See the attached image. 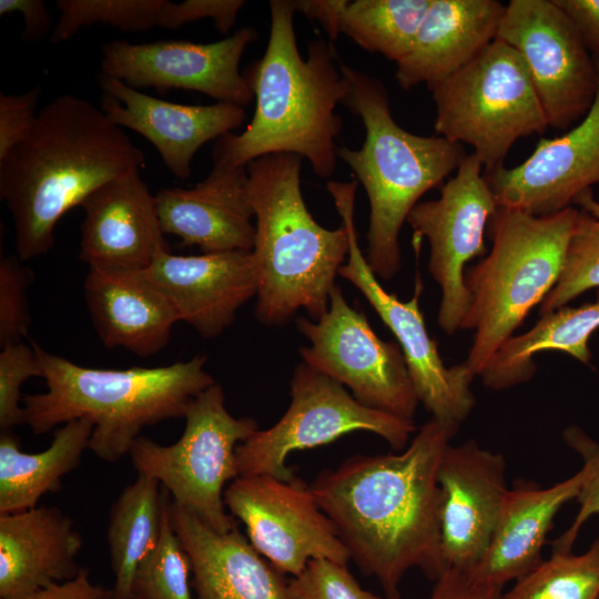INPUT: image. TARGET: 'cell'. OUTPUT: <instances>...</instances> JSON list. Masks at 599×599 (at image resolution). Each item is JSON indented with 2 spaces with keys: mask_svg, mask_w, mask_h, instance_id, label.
Listing matches in <instances>:
<instances>
[{
  "mask_svg": "<svg viewBox=\"0 0 599 599\" xmlns=\"http://www.w3.org/2000/svg\"><path fill=\"white\" fill-rule=\"evenodd\" d=\"M458 430L430 418L404 450L356 455L317 475L314 496L351 559L402 599L413 568L435 580L446 568L439 531L438 466Z\"/></svg>",
  "mask_w": 599,
  "mask_h": 599,
  "instance_id": "obj_1",
  "label": "cell"
},
{
  "mask_svg": "<svg viewBox=\"0 0 599 599\" xmlns=\"http://www.w3.org/2000/svg\"><path fill=\"white\" fill-rule=\"evenodd\" d=\"M144 166L143 151L101 109L73 94L53 99L29 135L0 159V199L12 217L18 257L49 252L68 211Z\"/></svg>",
  "mask_w": 599,
  "mask_h": 599,
  "instance_id": "obj_2",
  "label": "cell"
},
{
  "mask_svg": "<svg viewBox=\"0 0 599 599\" xmlns=\"http://www.w3.org/2000/svg\"><path fill=\"white\" fill-rule=\"evenodd\" d=\"M270 10L266 50L246 77L256 101L253 119L242 133L216 140L213 162L246 167L264 155L291 153L307 159L317 176L329 177L343 126L336 105L348 94V80L323 40L311 41L302 58L292 0H272Z\"/></svg>",
  "mask_w": 599,
  "mask_h": 599,
  "instance_id": "obj_3",
  "label": "cell"
},
{
  "mask_svg": "<svg viewBox=\"0 0 599 599\" xmlns=\"http://www.w3.org/2000/svg\"><path fill=\"white\" fill-rule=\"evenodd\" d=\"M47 390L26 395V425L37 435L75 419L93 425L89 449L114 463L129 455L141 430L181 418L192 400L215 383L206 356L160 367L92 368L54 355L31 342Z\"/></svg>",
  "mask_w": 599,
  "mask_h": 599,
  "instance_id": "obj_4",
  "label": "cell"
},
{
  "mask_svg": "<svg viewBox=\"0 0 599 599\" xmlns=\"http://www.w3.org/2000/svg\"><path fill=\"white\" fill-rule=\"evenodd\" d=\"M302 161L295 154L275 153L246 166L255 217L256 317L270 326L285 324L300 309L318 319L328 308L336 274L349 251L342 224L325 229L307 210Z\"/></svg>",
  "mask_w": 599,
  "mask_h": 599,
  "instance_id": "obj_5",
  "label": "cell"
},
{
  "mask_svg": "<svg viewBox=\"0 0 599 599\" xmlns=\"http://www.w3.org/2000/svg\"><path fill=\"white\" fill-rule=\"evenodd\" d=\"M339 69L349 83L343 104L362 119L365 141L358 150L339 146L336 154L368 197V265L377 277L390 280L400 268L399 232L410 211L467 154L444 136H422L403 129L392 115L380 80L342 62Z\"/></svg>",
  "mask_w": 599,
  "mask_h": 599,
  "instance_id": "obj_6",
  "label": "cell"
},
{
  "mask_svg": "<svg viewBox=\"0 0 599 599\" xmlns=\"http://www.w3.org/2000/svg\"><path fill=\"white\" fill-rule=\"evenodd\" d=\"M578 216L573 206L549 215L497 207L491 250L465 272L470 304L460 329L475 332L464 362L475 376L556 285Z\"/></svg>",
  "mask_w": 599,
  "mask_h": 599,
  "instance_id": "obj_7",
  "label": "cell"
},
{
  "mask_svg": "<svg viewBox=\"0 0 599 599\" xmlns=\"http://www.w3.org/2000/svg\"><path fill=\"white\" fill-rule=\"evenodd\" d=\"M428 89L436 133L469 144L485 172L502 165L517 140L549 128L522 57L497 38Z\"/></svg>",
  "mask_w": 599,
  "mask_h": 599,
  "instance_id": "obj_8",
  "label": "cell"
},
{
  "mask_svg": "<svg viewBox=\"0 0 599 599\" xmlns=\"http://www.w3.org/2000/svg\"><path fill=\"white\" fill-rule=\"evenodd\" d=\"M184 418V432L174 444L161 445L140 436L130 458L136 473L156 479L173 502L213 529L227 532L236 527L224 504L226 484L240 476L236 447L258 430V425L226 409L217 383L192 400Z\"/></svg>",
  "mask_w": 599,
  "mask_h": 599,
  "instance_id": "obj_9",
  "label": "cell"
},
{
  "mask_svg": "<svg viewBox=\"0 0 599 599\" xmlns=\"http://www.w3.org/2000/svg\"><path fill=\"white\" fill-rule=\"evenodd\" d=\"M291 404L270 428L256 430L236 447L240 476L270 475L287 480L294 475L287 457L365 430L404 449L417 432L414 420L400 418L359 403L336 380L302 362L291 379Z\"/></svg>",
  "mask_w": 599,
  "mask_h": 599,
  "instance_id": "obj_10",
  "label": "cell"
},
{
  "mask_svg": "<svg viewBox=\"0 0 599 599\" xmlns=\"http://www.w3.org/2000/svg\"><path fill=\"white\" fill-rule=\"evenodd\" d=\"M357 185L356 180L328 181L326 184L349 243L346 263L341 266L338 274L358 288L395 335L419 403L432 414V418L458 430L476 403L471 390L475 375L465 363L445 366L418 305L419 288L408 302H403L386 292L377 280L358 245L354 221Z\"/></svg>",
  "mask_w": 599,
  "mask_h": 599,
  "instance_id": "obj_11",
  "label": "cell"
},
{
  "mask_svg": "<svg viewBox=\"0 0 599 599\" xmlns=\"http://www.w3.org/2000/svg\"><path fill=\"white\" fill-rule=\"evenodd\" d=\"M296 327L309 342L300 349L304 363L347 387L363 405L413 420L419 400L400 346L380 339L338 285L327 311L316 321L296 318Z\"/></svg>",
  "mask_w": 599,
  "mask_h": 599,
  "instance_id": "obj_12",
  "label": "cell"
},
{
  "mask_svg": "<svg viewBox=\"0 0 599 599\" xmlns=\"http://www.w3.org/2000/svg\"><path fill=\"white\" fill-rule=\"evenodd\" d=\"M254 549L280 572L300 576L313 559L347 565L349 552L311 486L293 476H238L224 491Z\"/></svg>",
  "mask_w": 599,
  "mask_h": 599,
  "instance_id": "obj_13",
  "label": "cell"
},
{
  "mask_svg": "<svg viewBox=\"0 0 599 599\" xmlns=\"http://www.w3.org/2000/svg\"><path fill=\"white\" fill-rule=\"evenodd\" d=\"M481 169L473 153L466 155L439 197L418 202L407 217L414 238L429 243L428 271L441 292L437 322L447 335L460 329L467 314L465 265L486 253L485 230L497 210Z\"/></svg>",
  "mask_w": 599,
  "mask_h": 599,
  "instance_id": "obj_14",
  "label": "cell"
},
{
  "mask_svg": "<svg viewBox=\"0 0 599 599\" xmlns=\"http://www.w3.org/2000/svg\"><path fill=\"white\" fill-rule=\"evenodd\" d=\"M497 39L522 57L550 128L567 129L586 116L597 94L598 69L554 0H510Z\"/></svg>",
  "mask_w": 599,
  "mask_h": 599,
  "instance_id": "obj_15",
  "label": "cell"
},
{
  "mask_svg": "<svg viewBox=\"0 0 599 599\" xmlns=\"http://www.w3.org/2000/svg\"><path fill=\"white\" fill-rule=\"evenodd\" d=\"M255 39V29L242 28L211 43L159 40L133 44L116 40L102 48L101 74L134 89L192 90L217 102L244 106L254 94L246 77L240 72V61Z\"/></svg>",
  "mask_w": 599,
  "mask_h": 599,
  "instance_id": "obj_16",
  "label": "cell"
},
{
  "mask_svg": "<svg viewBox=\"0 0 599 599\" xmlns=\"http://www.w3.org/2000/svg\"><path fill=\"white\" fill-rule=\"evenodd\" d=\"M506 471L505 457L474 439L446 447L437 473L446 569L470 572L483 560L509 489Z\"/></svg>",
  "mask_w": 599,
  "mask_h": 599,
  "instance_id": "obj_17",
  "label": "cell"
},
{
  "mask_svg": "<svg viewBox=\"0 0 599 599\" xmlns=\"http://www.w3.org/2000/svg\"><path fill=\"white\" fill-rule=\"evenodd\" d=\"M599 78V59H595ZM497 207L549 215L599 187V81L586 116L564 135L541 139L519 165L484 172Z\"/></svg>",
  "mask_w": 599,
  "mask_h": 599,
  "instance_id": "obj_18",
  "label": "cell"
},
{
  "mask_svg": "<svg viewBox=\"0 0 599 599\" xmlns=\"http://www.w3.org/2000/svg\"><path fill=\"white\" fill-rule=\"evenodd\" d=\"M101 110L115 125L150 141L165 166L177 179L192 173V160L206 142L240 128L244 108L229 102L191 105L161 100L121 80L99 75Z\"/></svg>",
  "mask_w": 599,
  "mask_h": 599,
  "instance_id": "obj_19",
  "label": "cell"
},
{
  "mask_svg": "<svg viewBox=\"0 0 599 599\" xmlns=\"http://www.w3.org/2000/svg\"><path fill=\"white\" fill-rule=\"evenodd\" d=\"M79 257L89 268L144 271L170 252L155 195L140 172L106 182L80 205Z\"/></svg>",
  "mask_w": 599,
  "mask_h": 599,
  "instance_id": "obj_20",
  "label": "cell"
},
{
  "mask_svg": "<svg viewBox=\"0 0 599 599\" xmlns=\"http://www.w3.org/2000/svg\"><path fill=\"white\" fill-rule=\"evenodd\" d=\"M144 272L165 296L177 321L206 338L230 327L237 311L257 293L252 252L187 256L165 252Z\"/></svg>",
  "mask_w": 599,
  "mask_h": 599,
  "instance_id": "obj_21",
  "label": "cell"
},
{
  "mask_svg": "<svg viewBox=\"0 0 599 599\" xmlns=\"http://www.w3.org/2000/svg\"><path fill=\"white\" fill-rule=\"evenodd\" d=\"M164 234L203 253L252 252L255 225L248 174L244 166L213 162L210 174L194 187L162 189L155 194Z\"/></svg>",
  "mask_w": 599,
  "mask_h": 599,
  "instance_id": "obj_22",
  "label": "cell"
},
{
  "mask_svg": "<svg viewBox=\"0 0 599 599\" xmlns=\"http://www.w3.org/2000/svg\"><path fill=\"white\" fill-rule=\"evenodd\" d=\"M170 515L191 562L195 599H293L283 573L237 526L220 532L172 499Z\"/></svg>",
  "mask_w": 599,
  "mask_h": 599,
  "instance_id": "obj_23",
  "label": "cell"
},
{
  "mask_svg": "<svg viewBox=\"0 0 599 599\" xmlns=\"http://www.w3.org/2000/svg\"><path fill=\"white\" fill-rule=\"evenodd\" d=\"M83 287L90 317L104 346L149 357L167 345L179 321L144 271L89 268Z\"/></svg>",
  "mask_w": 599,
  "mask_h": 599,
  "instance_id": "obj_24",
  "label": "cell"
},
{
  "mask_svg": "<svg viewBox=\"0 0 599 599\" xmlns=\"http://www.w3.org/2000/svg\"><path fill=\"white\" fill-rule=\"evenodd\" d=\"M83 539L60 508L37 506L0 515V598L75 577Z\"/></svg>",
  "mask_w": 599,
  "mask_h": 599,
  "instance_id": "obj_25",
  "label": "cell"
},
{
  "mask_svg": "<svg viewBox=\"0 0 599 599\" xmlns=\"http://www.w3.org/2000/svg\"><path fill=\"white\" fill-rule=\"evenodd\" d=\"M506 4L497 0H432L395 79L409 90L448 78L497 38Z\"/></svg>",
  "mask_w": 599,
  "mask_h": 599,
  "instance_id": "obj_26",
  "label": "cell"
},
{
  "mask_svg": "<svg viewBox=\"0 0 599 599\" xmlns=\"http://www.w3.org/2000/svg\"><path fill=\"white\" fill-rule=\"evenodd\" d=\"M583 481V470L550 487L519 481L509 488L489 547L480 564L469 573L505 587L516 581L541 560L556 515L576 499Z\"/></svg>",
  "mask_w": 599,
  "mask_h": 599,
  "instance_id": "obj_27",
  "label": "cell"
},
{
  "mask_svg": "<svg viewBox=\"0 0 599 599\" xmlns=\"http://www.w3.org/2000/svg\"><path fill=\"white\" fill-rule=\"evenodd\" d=\"M93 425L75 419L61 425L48 448L26 453L11 430L0 435V515L37 507L40 498L61 488L62 478L74 470L89 449Z\"/></svg>",
  "mask_w": 599,
  "mask_h": 599,
  "instance_id": "obj_28",
  "label": "cell"
},
{
  "mask_svg": "<svg viewBox=\"0 0 599 599\" xmlns=\"http://www.w3.org/2000/svg\"><path fill=\"white\" fill-rule=\"evenodd\" d=\"M540 316L531 329L511 336L491 356L479 375L485 387L501 390L529 380L536 370L534 356L545 351L562 352L589 364V338L599 328V288L592 303Z\"/></svg>",
  "mask_w": 599,
  "mask_h": 599,
  "instance_id": "obj_29",
  "label": "cell"
},
{
  "mask_svg": "<svg viewBox=\"0 0 599 599\" xmlns=\"http://www.w3.org/2000/svg\"><path fill=\"white\" fill-rule=\"evenodd\" d=\"M160 487L156 479L138 474L111 506L106 541L114 573L112 599H132L134 575L159 542L169 497Z\"/></svg>",
  "mask_w": 599,
  "mask_h": 599,
  "instance_id": "obj_30",
  "label": "cell"
},
{
  "mask_svg": "<svg viewBox=\"0 0 599 599\" xmlns=\"http://www.w3.org/2000/svg\"><path fill=\"white\" fill-rule=\"evenodd\" d=\"M432 0L348 1L341 33L396 63L410 51Z\"/></svg>",
  "mask_w": 599,
  "mask_h": 599,
  "instance_id": "obj_31",
  "label": "cell"
},
{
  "mask_svg": "<svg viewBox=\"0 0 599 599\" xmlns=\"http://www.w3.org/2000/svg\"><path fill=\"white\" fill-rule=\"evenodd\" d=\"M502 599H599V538L579 555L552 549Z\"/></svg>",
  "mask_w": 599,
  "mask_h": 599,
  "instance_id": "obj_32",
  "label": "cell"
},
{
  "mask_svg": "<svg viewBox=\"0 0 599 599\" xmlns=\"http://www.w3.org/2000/svg\"><path fill=\"white\" fill-rule=\"evenodd\" d=\"M170 505L169 494L159 542L134 575L132 599H194L191 562L173 528Z\"/></svg>",
  "mask_w": 599,
  "mask_h": 599,
  "instance_id": "obj_33",
  "label": "cell"
},
{
  "mask_svg": "<svg viewBox=\"0 0 599 599\" xmlns=\"http://www.w3.org/2000/svg\"><path fill=\"white\" fill-rule=\"evenodd\" d=\"M164 0H58L59 20L50 41L70 40L81 28L95 23L111 26L123 32L146 31L158 27Z\"/></svg>",
  "mask_w": 599,
  "mask_h": 599,
  "instance_id": "obj_34",
  "label": "cell"
},
{
  "mask_svg": "<svg viewBox=\"0 0 599 599\" xmlns=\"http://www.w3.org/2000/svg\"><path fill=\"white\" fill-rule=\"evenodd\" d=\"M591 288H599V219L579 210L562 271L556 285L540 304L539 314L567 306L573 298Z\"/></svg>",
  "mask_w": 599,
  "mask_h": 599,
  "instance_id": "obj_35",
  "label": "cell"
},
{
  "mask_svg": "<svg viewBox=\"0 0 599 599\" xmlns=\"http://www.w3.org/2000/svg\"><path fill=\"white\" fill-rule=\"evenodd\" d=\"M562 438L582 460L583 481L576 498L579 504L577 515L571 525L552 542V549L571 551L582 527L591 517L599 516V441L577 425L567 426Z\"/></svg>",
  "mask_w": 599,
  "mask_h": 599,
  "instance_id": "obj_36",
  "label": "cell"
},
{
  "mask_svg": "<svg viewBox=\"0 0 599 599\" xmlns=\"http://www.w3.org/2000/svg\"><path fill=\"white\" fill-rule=\"evenodd\" d=\"M31 377L42 378V368L32 345L7 344L0 352V428L1 432L26 425L21 387Z\"/></svg>",
  "mask_w": 599,
  "mask_h": 599,
  "instance_id": "obj_37",
  "label": "cell"
},
{
  "mask_svg": "<svg viewBox=\"0 0 599 599\" xmlns=\"http://www.w3.org/2000/svg\"><path fill=\"white\" fill-rule=\"evenodd\" d=\"M32 271L17 254L0 261V345L21 342L30 324L27 290Z\"/></svg>",
  "mask_w": 599,
  "mask_h": 599,
  "instance_id": "obj_38",
  "label": "cell"
},
{
  "mask_svg": "<svg viewBox=\"0 0 599 599\" xmlns=\"http://www.w3.org/2000/svg\"><path fill=\"white\" fill-rule=\"evenodd\" d=\"M293 599H382L364 589L347 565L313 559L305 570L288 582Z\"/></svg>",
  "mask_w": 599,
  "mask_h": 599,
  "instance_id": "obj_39",
  "label": "cell"
},
{
  "mask_svg": "<svg viewBox=\"0 0 599 599\" xmlns=\"http://www.w3.org/2000/svg\"><path fill=\"white\" fill-rule=\"evenodd\" d=\"M244 6L242 0H185L179 3L164 0L158 27L179 29L201 19H212L221 33H229Z\"/></svg>",
  "mask_w": 599,
  "mask_h": 599,
  "instance_id": "obj_40",
  "label": "cell"
},
{
  "mask_svg": "<svg viewBox=\"0 0 599 599\" xmlns=\"http://www.w3.org/2000/svg\"><path fill=\"white\" fill-rule=\"evenodd\" d=\"M41 94V85L21 94H0V159L31 132Z\"/></svg>",
  "mask_w": 599,
  "mask_h": 599,
  "instance_id": "obj_41",
  "label": "cell"
},
{
  "mask_svg": "<svg viewBox=\"0 0 599 599\" xmlns=\"http://www.w3.org/2000/svg\"><path fill=\"white\" fill-rule=\"evenodd\" d=\"M434 581L428 599H502L504 595L502 587L454 568L445 569Z\"/></svg>",
  "mask_w": 599,
  "mask_h": 599,
  "instance_id": "obj_42",
  "label": "cell"
},
{
  "mask_svg": "<svg viewBox=\"0 0 599 599\" xmlns=\"http://www.w3.org/2000/svg\"><path fill=\"white\" fill-rule=\"evenodd\" d=\"M7 599H112V590L92 582L89 570L81 568L72 579Z\"/></svg>",
  "mask_w": 599,
  "mask_h": 599,
  "instance_id": "obj_43",
  "label": "cell"
},
{
  "mask_svg": "<svg viewBox=\"0 0 599 599\" xmlns=\"http://www.w3.org/2000/svg\"><path fill=\"white\" fill-rule=\"evenodd\" d=\"M578 30L587 49L599 59V0H554Z\"/></svg>",
  "mask_w": 599,
  "mask_h": 599,
  "instance_id": "obj_44",
  "label": "cell"
},
{
  "mask_svg": "<svg viewBox=\"0 0 599 599\" xmlns=\"http://www.w3.org/2000/svg\"><path fill=\"white\" fill-rule=\"evenodd\" d=\"M16 12L23 17V41H39L50 32L51 17L43 0H0L1 17Z\"/></svg>",
  "mask_w": 599,
  "mask_h": 599,
  "instance_id": "obj_45",
  "label": "cell"
},
{
  "mask_svg": "<svg viewBox=\"0 0 599 599\" xmlns=\"http://www.w3.org/2000/svg\"><path fill=\"white\" fill-rule=\"evenodd\" d=\"M349 0H292L295 11L316 20L332 44L341 33V18ZM333 48V47H332Z\"/></svg>",
  "mask_w": 599,
  "mask_h": 599,
  "instance_id": "obj_46",
  "label": "cell"
},
{
  "mask_svg": "<svg viewBox=\"0 0 599 599\" xmlns=\"http://www.w3.org/2000/svg\"><path fill=\"white\" fill-rule=\"evenodd\" d=\"M581 211L587 212L591 216L599 219V201L595 200L591 190L581 193L573 202Z\"/></svg>",
  "mask_w": 599,
  "mask_h": 599,
  "instance_id": "obj_47",
  "label": "cell"
}]
</instances>
